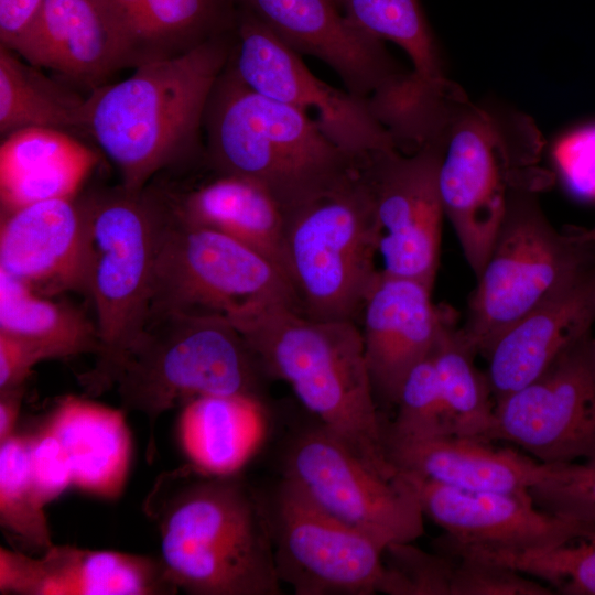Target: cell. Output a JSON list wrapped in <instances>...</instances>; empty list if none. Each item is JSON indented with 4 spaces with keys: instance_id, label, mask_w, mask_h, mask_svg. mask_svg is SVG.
<instances>
[{
    "instance_id": "cell-28",
    "label": "cell",
    "mask_w": 595,
    "mask_h": 595,
    "mask_svg": "<svg viewBox=\"0 0 595 595\" xmlns=\"http://www.w3.org/2000/svg\"><path fill=\"white\" fill-rule=\"evenodd\" d=\"M260 400L209 394L185 404L178 421L182 448L198 470L231 475L246 463L262 435Z\"/></svg>"
},
{
    "instance_id": "cell-38",
    "label": "cell",
    "mask_w": 595,
    "mask_h": 595,
    "mask_svg": "<svg viewBox=\"0 0 595 595\" xmlns=\"http://www.w3.org/2000/svg\"><path fill=\"white\" fill-rule=\"evenodd\" d=\"M451 595H552L554 591L527 575L495 562L457 555Z\"/></svg>"
},
{
    "instance_id": "cell-2",
    "label": "cell",
    "mask_w": 595,
    "mask_h": 595,
    "mask_svg": "<svg viewBox=\"0 0 595 595\" xmlns=\"http://www.w3.org/2000/svg\"><path fill=\"white\" fill-rule=\"evenodd\" d=\"M191 470L162 475L145 504L171 581L191 595L281 594L258 494L236 474Z\"/></svg>"
},
{
    "instance_id": "cell-13",
    "label": "cell",
    "mask_w": 595,
    "mask_h": 595,
    "mask_svg": "<svg viewBox=\"0 0 595 595\" xmlns=\"http://www.w3.org/2000/svg\"><path fill=\"white\" fill-rule=\"evenodd\" d=\"M258 496L281 583L296 595L381 593L383 544L331 516L284 478Z\"/></svg>"
},
{
    "instance_id": "cell-27",
    "label": "cell",
    "mask_w": 595,
    "mask_h": 595,
    "mask_svg": "<svg viewBox=\"0 0 595 595\" xmlns=\"http://www.w3.org/2000/svg\"><path fill=\"white\" fill-rule=\"evenodd\" d=\"M170 197L176 210L186 219L219 230L249 246L286 277L284 213L262 185L236 175L217 174L215 180L183 196L170 194Z\"/></svg>"
},
{
    "instance_id": "cell-33",
    "label": "cell",
    "mask_w": 595,
    "mask_h": 595,
    "mask_svg": "<svg viewBox=\"0 0 595 595\" xmlns=\"http://www.w3.org/2000/svg\"><path fill=\"white\" fill-rule=\"evenodd\" d=\"M556 547L509 551L451 544L454 555H470L548 583L554 593L595 595V531Z\"/></svg>"
},
{
    "instance_id": "cell-14",
    "label": "cell",
    "mask_w": 595,
    "mask_h": 595,
    "mask_svg": "<svg viewBox=\"0 0 595 595\" xmlns=\"http://www.w3.org/2000/svg\"><path fill=\"white\" fill-rule=\"evenodd\" d=\"M228 64L255 91L315 119L332 141L359 160L399 149L366 100L317 78L299 54L238 7Z\"/></svg>"
},
{
    "instance_id": "cell-36",
    "label": "cell",
    "mask_w": 595,
    "mask_h": 595,
    "mask_svg": "<svg viewBox=\"0 0 595 595\" xmlns=\"http://www.w3.org/2000/svg\"><path fill=\"white\" fill-rule=\"evenodd\" d=\"M381 593L389 595H451L456 559L428 553L408 543L390 544L385 551Z\"/></svg>"
},
{
    "instance_id": "cell-32",
    "label": "cell",
    "mask_w": 595,
    "mask_h": 595,
    "mask_svg": "<svg viewBox=\"0 0 595 595\" xmlns=\"http://www.w3.org/2000/svg\"><path fill=\"white\" fill-rule=\"evenodd\" d=\"M431 355L452 433L483 441L493 422L494 398L486 372L475 366L476 353L450 318Z\"/></svg>"
},
{
    "instance_id": "cell-30",
    "label": "cell",
    "mask_w": 595,
    "mask_h": 595,
    "mask_svg": "<svg viewBox=\"0 0 595 595\" xmlns=\"http://www.w3.org/2000/svg\"><path fill=\"white\" fill-rule=\"evenodd\" d=\"M0 332L29 340L53 358L99 351V336L80 311L41 296L0 270Z\"/></svg>"
},
{
    "instance_id": "cell-39",
    "label": "cell",
    "mask_w": 595,
    "mask_h": 595,
    "mask_svg": "<svg viewBox=\"0 0 595 595\" xmlns=\"http://www.w3.org/2000/svg\"><path fill=\"white\" fill-rule=\"evenodd\" d=\"M30 464L35 486L45 505L73 486L67 456L47 422L30 434Z\"/></svg>"
},
{
    "instance_id": "cell-6",
    "label": "cell",
    "mask_w": 595,
    "mask_h": 595,
    "mask_svg": "<svg viewBox=\"0 0 595 595\" xmlns=\"http://www.w3.org/2000/svg\"><path fill=\"white\" fill-rule=\"evenodd\" d=\"M440 132L437 183L444 216L477 278L512 193L545 184L537 173L540 138L528 118L478 107L463 94L451 101Z\"/></svg>"
},
{
    "instance_id": "cell-9",
    "label": "cell",
    "mask_w": 595,
    "mask_h": 595,
    "mask_svg": "<svg viewBox=\"0 0 595 595\" xmlns=\"http://www.w3.org/2000/svg\"><path fill=\"white\" fill-rule=\"evenodd\" d=\"M537 191L512 193L489 257L476 278L465 322L464 342L484 356L491 344L594 263L582 231L555 229L534 197Z\"/></svg>"
},
{
    "instance_id": "cell-29",
    "label": "cell",
    "mask_w": 595,
    "mask_h": 595,
    "mask_svg": "<svg viewBox=\"0 0 595 595\" xmlns=\"http://www.w3.org/2000/svg\"><path fill=\"white\" fill-rule=\"evenodd\" d=\"M85 100L65 82L46 76L0 45V134L25 128L84 133Z\"/></svg>"
},
{
    "instance_id": "cell-8",
    "label": "cell",
    "mask_w": 595,
    "mask_h": 595,
    "mask_svg": "<svg viewBox=\"0 0 595 595\" xmlns=\"http://www.w3.org/2000/svg\"><path fill=\"white\" fill-rule=\"evenodd\" d=\"M284 267L302 314L357 323L376 268L379 227L359 172L284 216Z\"/></svg>"
},
{
    "instance_id": "cell-25",
    "label": "cell",
    "mask_w": 595,
    "mask_h": 595,
    "mask_svg": "<svg viewBox=\"0 0 595 595\" xmlns=\"http://www.w3.org/2000/svg\"><path fill=\"white\" fill-rule=\"evenodd\" d=\"M97 161L90 148L66 131L34 127L3 137L1 214L42 201L76 196Z\"/></svg>"
},
{
    "instance_id": "cell-20",
    "label": "cell",
    "mask_w": 595,
    "mask_h": 595,
    "mask_svg": "<svg viewBox=\"0 0 595 595\" xmlns=\"http://www.w3.org/2000/svg\"><path fill=\"white\" fill-rule=\"evenodd\" d=\"M87 258L83 196L42 201L1 214L0 270L36 293H86Z\"/></svg>"
},
{
    "instance_id": "cell-4",
    "label": "cell",
    "mask_w": 595,
    "mask_h": 595,
    "mask_svg": "<svg viewBox=\"0 0 595 595\" xmlns=\"http://www.w3.org/2000/svg\"><path fill=\"white\" fill-rule=\"evenodd\" d=\"M203 140L217 174L262 185L284 216L354 177L361 161L309 115L251 89L228 63L205 109Z\"/></svg>"
},
{
    "instance_id": "cell-1",
    "label": "cell",
    "mask_w": 595,
    "mask_h": 595,
    "mask_svg": "<svg viewBox=\"0 0 595 595\" xmlns=\"http://www.w3.org/2000/svg\"><path fill=\"white\" fill-rule=\"evenodd\" d=\"M263 371L288 382L303 405L376 473L393 478L363 338L354 321H317L286 302L252 301L226 315Z\"/></svg>"
},
{
    "instance_id": "cell-26",
    "label": "cell",
    "mask_w": 595,
    "mask_h": 595,
    "mask_svg": "<svg viewBox=\"0 0 595 595\" xmlns=\"http://www.w3.org/2000/svg\"><path fill=\"white\" fill-rule=\"evenodd\" d=\"M47 423L63 445L73 486L99 498H118L126 486L131 461V436L125 412L65 396Z\"/></svg>"
},
{
    "instance_id": "cell-18",
    "label": "cell",
    "mask_w": 595,
    "mask_h": 595,
    "mask_svg": "<svg viewBox=\"0 0 595 595\" xmlns=\"http://www.w3.org/2000/svg\"><path fill=\"white\" fill-rule=\"evenodd\" d=\"M431 292L421 281L381 270L370 285L359 329L376 400L396 405L407 375L432 351L447 322Z\"/></svg>"
},
{
    "instance_id": "cell-34",
    "label": "cell",
    "mask_w": 595,
    "mask_h": 595,
    "mask_svg": "<svg viewBox=\"0 0 595 595\" xmlns=\"http://www.w3.org/2000/svg\"><path fill=\"white\" fill-rule=\"evenodd\" d=\"M30 464V434L0 443V524L26 547L41 552L54 543Z\"/></svg>"
},
{
    "instance_id": "cell-16",
    "label": "cell",
    "mask_w": 595,
    "mask_h": 595,
    "mask_svg": "<svg viewBox=\"0 0 595 595\" xmlns=\"http://www.w3.org/2000/svg\"><path fill=\"white\" fill-rule=\"evenodd\" d=\"M442 151L439 131L413 152L393 148L372 152L360 161L379 227L381 271L432 288L444 216L437 183Z\"/></svg>"
},
{
    "instance_id": "cell-41",
    "label": "cell",
    "mask_w": 595,
    "mask_h": 595,
    "mask_svg": "<svg viewBox=\"0 0 595 595\" xmlns=\"http://www.w3.org/2000/svg\"><path fill=\"white\" fill-rule=\"evenodd\" d=\"M45 0H0V45L12 48L34 22Z\"/></svg>"
},
{
    "instance_id": "cell-21",
    "label": "cell",
    "mask_w": 595,
    "mask_h": 595,
    "mask_svg": "<svg viewBox=\"0 0 595 595\" xmlns=\"http://www.w3.org/2000/svg\"><path fill=\"white\" fill-rule=\"evenodd\" d=\"M595 323V263L508 327L488 348L495 403L540 377Z\"/></svg>"
},
{
    "instance_id": "cell-45",
    "label": "cell",
    "mask_w": 595,
    "mask_h": 595,
    "mask_svg": "<svg viewBox=\"0 0 595 595\" xmlns=\"http://www.w3.org/2000/svg\"><path fill=\"white\" fill-rule=\"evenodd\" d=\"M592 353H593V358L595 363V338L592 339Z\"/></svg>"
},
{
    "instance_id": "cell-23",
    "label": "cell",
    "mask_w": 595,
    "mask_h": 595,
    "mask_svg": "<svg viewBox=\"0 0 595 595\" xmlns=\"http://www.w3.org/2000/svg\"><path fill=\"white\" fill-rule=\"evenodd\" d=\"M383 443L397 472L467 490L530 495L551 468L520 452L454 434Z\"/></svg>"
},
{
    "instance_id": "cell-35",
    "label": "cell",
    "mask_w": 595,
    "mask_h": 595,
    "mask_svg": "<svg viewBox=\"0 0 595 595\" xmlns=\"http://www.w3.org/2000/svg\"><path fill=\"white\" fill-rule=\"evenodd\" d=\"M396 407L393 422L383 424V441L453 434L431 353L407 375Z\"/></svg>"
},
{
    "instance_id": "cell-24",
    "label": "cell",
    "mask_w": 595,
    "mask_h": 595,
    "mask_svg": "<svg viewBox=\"0 0 595 595\" xmlns=\"http://www.w3.org/2000/svg\"><path fill=\"white\" fill-rule=\"evenodd\" d=\"M118 40L123 67L183 55L231 32L235 0H98Z\"/></svg>"
},
{
    "instance_id": "cell-12",
    "label": "cell",
    "mask_w": 595,
    "mask_h": 595,
    "mask_svg": "<svg viewBox=\"0 0 595 595\" xmlns=\"http://www.w3.org/2000/svg\"><path fill=\"white\" fill-rule=\"evenodd\" d=\"M282 478L386 549L413 542L424 532V515L409 480L400 473L393 478L376 473L320 422L292 436Z\"/></svg>"
},
{
    "instance_id": "cell-19",
    "label": "cell",
    "mask_w": 595,
    "mask_h": 595,
    "mask_svg": "<svg viewBox=\"0 0 595 595\" xmlns=\"http://www.w3.org/2000/svg\"><path fill=\"white\" fill-rule=\"evenodd\" d=\"M177 587L160 558L53 544L33 558L0 548V593L170 595Z\"/></svg>"
},
{
    "instance_id": "cell-11",
    "label": "cell",
    "mask_w": 595,
    "mask_h": 595,
    "mask_svg": "<svg viewBox=\"0 0 595 595\" xmlns=\"http://www.w3.org/2000/svg\"><path fill=\"white\" fill-rule=\"evenodd\" d=\"M170 209L154 266L149 321L170 313L227 315L252 301L274 300L298 309L285 274L239 240Z\"/></svg>"
},
{
    "instance_id": "cell-5",
    "label": "cell",
    "mask_w": 595,
    "mask_h": 595,
    "mask_svg": "<svg viewBox=\"0 0 595 595\" xmlns=\"http://www.w3.org/2000/svg\"><path fill=\"white\" fill-rule=\"evenodd\" d=\"M88 225L86 293L99 336L94 367L79 377L90 394L116 385L148 325L154 266L170 209L167 193L121 184L83 196Z\"/></svg>"
},
{
    "instance_id": "cell-43",
    "label": "cell",
    "mask_w": 595,
    "mask_h": 595,
    "mask_svg": "<svg viewBox=\"0 0 595 595\" xmlns=\"http://www.w3.org/2000/svg\"><path fill=\"white\" fill-rule=\"evenodd\" d=\"M582 236L595 247V225L588 230H582Z\"/></svg>"
},
{
    "instance_id": "cell-17",
    "label": "cell",
    "mask_w": 595,
    "mask_h": 595,
    "mask_svg": "<svg viewBox=\"0 0 595 595\" xmlns=\"http://www.w3.org/2000/svg\"><path fill=\"white\" fill-rule=\"evenodd\" d=\"M400 474L414 488L423 515L459 544L509 551L547 549L595 531V522L543 511L530 495L467 490Z\"/></svg>"
},
{
    "instance_id": "cell-44",
    "label": "cell",
    "mask_w": 595,
    "mask_h": 595,
    "mask_svg": "<svg viewBox=\"0 0 595 595\" xmlns=\"http://www.w3.org/2000/svg\"><path fill=\"white\" fill-rule=\"evenodd\" d=\"M340 10L346 0H332Z\"/></svg>"
},
{
    "instance_id": "cell-15",
    "label": "cell",
    "mask_w": 595,
    "mask_h": 595,
    "mask_svg": "<svg viewBox=\"0 0 595 595\" xmlns=\"http://www.w3.org/2000/svg\"><path fill=\"white\" fill-rule=\"evenodd\" d=\"M588 334L540 377L495 403L483 441L518 445L540 463L595 461V363Z\"/></svg>"
},
{
    "instance_id": "cell-7",
    "label": "cell",
    "mask_w": 595,
    "mask_h": 595,
    "mask_svg": "<svg viewBox=\"0 0 595 595\" xmlns=\"http://www.w3.org/2000/svg\"><path fill=\"white\" fill-rule=\"evenodd\" d=\"M261 371L257 356L226 315L181 312L148 322L115 386L123 409L143 414L153 430L165 411L199 396L259 400Z\"/></svg>"
},
{
    "instance_id": "cell-22",
    "label": "cell",
    "mask_w": 595,
    "mask_h": 595,
    "mask_svg": "<svg viewBox=\"0 0 595 595\" xmlns=\"http://www.w3.org/2000/svg\"><path fill=\"white\" fill-rule=\"evenodd\" d=\"M61 80L94 90L125 68L118 40L98 0H45L11 48Z\"/></svg>"
},
{
    "instance_id": "cell-40",
    "label": "cell",
    "mask_w": 595,
    "mask_h": 595,
    "mask_svg": "<svg viewBox=\"0 0 595 595\" xmlns=\"http://www.w3.org/2000/svg\"><path fill=\"white\" fill-rule=\"evenodd\" d=\"M50 359L37 345L0 332V391L24 386L32 368Z\"/></svg>"
},
{
    "instance_id": "cell-37",
    "label": "cell",
    "mask_w": 595,
    "mask_h": 595,
    "mask_svg": "<svg viewBox=\"0 0 595 595\" xmlns=\"http://www.w3.org/2000/svg\"><path fill=\"white\" fill-rule=\"evenodd\" d=\"M547 477L529 494L543 511L595 522V461L550 464Z\"/></svg>"
},
{
    "instance_id": "cell-3",
    "label": "cell",
    "mask_w": 595,
    "mask_h": 595,
    "mask_svg": "<svg viewBox=\"0 0 595 595\" xmlns=\"http://www.w3.org/2000/svg\"><path fill=\"white\" fill-rule=\"evenodd\" d=\"M232 42L234 30L183 55L143 64L86 97L84 134L116 165L125 188L144 190L162 170L204 158L205 109Z\"/></svg>"
},
{
    "instance_id": "cell-10",
    "label": "cell",
    "mask_w": 595,
    "mask_h": 595,
    "mask_svg": "<svg viewBox=\"0 0 595 595\" xmlns=\"http://www.w3.org/2000/svg\"><path fill=\"white\" fill-rule=\"evenodd\" d=\"M296 54L318 58L366 100L394 140L426 122L431 98L386 48L383 40L354 24L332 0H235Z\"/></svg>"
},
{
    "instance_id": "cell-42",
    "label": "cell",
    "mask_w": 595,
    "mask_h": 595,
    "mask_svg": "<svg viewBox=\"0 0 595 595\" xmlns=\"http://www.w3.org/2000/svg\"><path fill=\"white\" fill-rule=\"evenodd\" d=\"M24 386L0 391V443L15 434Z\"/></svg>"
},
{
    "instance_id": "cell-31",
    "label": "cell",
    "mask_w": 595,
    "mask_h": 595,
    "mask_svg": "<svg viewBox=\"0 0 595 595\" xmlns=\"http://www.w3.org/2000/svg\"><path fill=\"white\" fill-rule=\"evenodd\" d=\"M342 12L357 26L399 45L422 90L445 99L456 87L445 78L437 45L419 0H346Z\"/></svg>"
}]
</instances>
